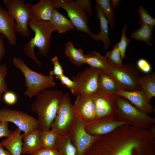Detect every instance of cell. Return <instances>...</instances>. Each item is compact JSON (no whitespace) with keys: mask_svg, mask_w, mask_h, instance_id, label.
<instances>
[{"mask_svg":"<svg viewBox=\"0 0 155 155\" xmlns=\"http://www.w3.org/2000/svg\"><path fill=\"white\" fill-rule=\"evenodd\" d=\"M110 133L115 151L113 155H134L150 136L148 129L131 125L121 126Z\"/></svg>","mask_w":155,"mask_h":155,"instance_id":"obj_1","label":"cell"},{"mask_svg":"<svg viewBox=\"0 0 155 155\" xmlns=\"http://www.w3.org/2000/svg\"><path fill=\"white\" fill-rule=\"evenodd\" d=\"M64 93L57 89L45 90L36 96L31 109L38 117V130H50L56 116Z\"/></svg>","mask_w":155,"mask_h":155,"instance_id":"obj_2","label":"cell"},{"mask_svg":"<svg viewBox=\"0 0 155 155\" xmlns=\"http://www.w3.org/2000/svg\"><path fill=\"white\" fill-rule=\"evenodd\" d=\"M28 26L34 32V36L25 45L24 52L38 65L41 66V63L35 54L34 48L36 47L42 56L47 55L49 50L52 34L55 30L50 21L39 20L33 17L28 22Z\"/></svg>","mask_w":155,"mask_h":155,"instance_id":"obj_3","label":"cell"},{"mask_svg":"<svg viewBox=\"0 0 155 155\" xmlns=\"http://www.w3.org/2000/svg\"><path fill=\"white\" fill-rule=\"evenodd\" d=\"M113 115L117 121H125L132 126L148 129L155 123V118L141 111L127 99L117 95L114 96Z\"/></svg>","mask_w":155,"mask_h":155,"instance_id":"obj_4","label":"cell"},{"mask_svg":"<svg viewBox=\"0 0 155 155\" xmlns=\"http://www.w3.org/2000/svg\"><path fill=\"white\" fill-rule=\"evenodd\" d=\"M12 63L16 67L20 70L24 76L25 86L27 88V90L24 94L29 98L36 96L43 90L55 86L56 83L53 76L32 70L22 59L14 58Z\"/></svg>","mask_w":155,"mask_h":155,"instance_id":"obj_5","label":"cell"},{"mask_svg":"<svg viewBox=\"0 0 155 155\" xmlns=\"http://www.w3.org/2000/svg\"><path fill=\"white\" fill-rule=\"evenodd\" d=\"M104 72L112 77L122 90L129 91L142 89L138 82L141 76L139 70L133 63H126L122 67L109 64Z\"/></svg>","mask_w":155,"mask_h":155,"instance_id":"obj_6","label":"cell"},{"mask_svg":"<svg viewBox=\"0 0 155 155\" xmlns=\"http://www.w3.org/2000/svg\"><path fill=\"white\" fill-rule=\"evenodd\" d=\"M2 1L16 22V32L24 37H28L30 32L28 27V23L32 17V4L26 3L23 0H3Z\"/></svg>","mask_w":155,"mask_h":155,"instance_id":"obj_7","label":"cell"},{"mask_svg":"<svg viewBox=\"0 0 155 155\" xmlns=\"http://www.w3.org/2000/svg\"><path fill=\"white\" fill-rule=\"evenodd\" d=\"M75 118L69 94L64 93L51 130L58 135L68 134Z\"/></svg>","mask_w":155,"mask_h":155,"instance_id":"obj_8","label":"cell"},{"mask_svg":"<svg viewBox=\"0 0 155 155\" xmlns=\"http://www.w3.org/2000/svg\"><path fill=\"white\" fill-rule=\"evenodd\" d=\"M55 8H62L78 31L85 32L90 36L93 34L87 26L89 17L76 1L72 0H52Z\"/></svg>","mask_w":155,"mask_h":155,"instance_id":"obj_9","label":"cell"},{"mask_svg":"<svg viewBox=\"0 0 155 155\" xmlns=\"http://www.w3.org/2000/svg\"><path fill=\"white\" fill-rule=\"evenodd\" d=\"M1 121L12 123L25 133L38 128V121L32 116L20 111L5 107L0 109Z\"/></svg>","mask_w":155,"mask_h":155,"instance_id":"obj_10","label":"cell"},{"mask_svg":"<svg viewBox=\"0 0 155 155\" xmlns=\"http://www.w3.org/2000/svg\"><path fill=\"white\" fill-rule=\"evenodd\" d=\"M71 142L76 150V155H84L98 136L88 133L84 123L75 118L69 133Z\"/></svg>","mask_w":155,"mask_h":155,"instance_id":"obj_11","label":"cell"},{"mask_svg":"<svg viewBox=\"0 0 155 155\" xmlns=\"http://www.w3.org/2000/svg\"><path fill=\"white\" fill-rule=\"evenodd\" d=\"M100 71L98 69L88 67L72 76L73 80L78 85L77 95H90L97 91L98 78Z\"/></svg>","mask_w":155,"mask_h":155,"instance_id":"obj_12","label":"cell"},{"mask_svg":"<svg viewBox=\"0 0 155 155\" xmlns=\"http://www.w3.org/2000/svg\"><path fill=\"white\" fill-rule=\"evenodd\" d=\"M84 124L88 133L97 136L108 134L122 125H131L128 121L115 120L112 115L96 118Z\"/></svg>","mask_w":155,"mask_h":155,"instance_id":"obj_13","label":"cell"},{"mask_svg":"<svg viewBox=\"0 0 155 155\" xmlns=\"http://www.w3.org/2000/svg\"><path fill=\"white\" fill-rule=\"evenodd\" d=\"M73 109L75 118L84 124L94 120L96 117L95 106L89 95H78L73 105Z\"/></svg>","mask_w":155,"mask_h":155,"instance_id":"obj_14","label":"cell"},{"mask_svg":"<svg viewBox=\"0 0 155 155\" xmlns=\"http://www.w3.org/2000/svg\"><path fill=\"white\" fill-rule=\"evenodd\" d=\"M90 95L95 106L96 118L113 115L115 95L99 90Z\"/></svg>","mask_w":155,"mask_h":155,"instance_id":"obj_15","label":"cell"},{"mask_svg":"<svg viewBox=\"0 0 155 155\" xmlns=\"http://www.w3.org/2000/svg\"><path fill=\"white\" fill-rule=\"evenodd\" d=\"M116 95L124 98L138 109L146 114L148 115L152 111V106L148 102L142 89L129 91L121 90Z\"/></svg>","mask_w":155,"mask_h":155,"instance_id":"obj_16","label":"cell"},{"mask_svg":"<svg viewBox=\"0 0 155 155\" xmlns=\"http://www.w3.org/2000/svg\"><path fill=\"white\" fill-rule=\"evenodd\" d=\"M16 26L12 17L0 4V34L5 37L12 46H15L17 42Z\"/></svg>","mask_w":155,"mask_h":155,"instance_id":"obj_17","label":"cell"},{"mask_svg":"<svg viewBox=\"0 0 155 155\" xmlns=\"http://www.w3.org/2000/svg\"><path fill=\"white\" fill-rule=\"evenodd\" d=\"M23 140L21 154L31 155L42 148L41 132L38 129L22 135Z\"/></svg>","mask_w":155,"mask_h":155,"instance_id":"obj_18","label":"cell"},{"mask_svg":"<svg viewBox=\"0 0 155 155\" xmlns=\"http://www.w3.org/2000/svg\"><path fill=\"white\" fill-rule=\"evenodd\" d=\"M55 9L52 0H40L37 3L32 4V17L39 20L50 21Z\"/></svg>","mask_w":155,"mask_h":155,"instance_id":"obj_19","label":"cell"},{"mask_svg":"<svg viewBox=\"0 0 155 155\" xmlns=\"http://www.w3.org/2000/svg\"><path fill=\"white\" fill-rule=\"evenodd\" d=\"M21 131L18 127L12 131L10 135L2 140L0 144L12 155H21L23 145Z\"/></svg>","mask_w":155,"mask_h":155,"instance_id":"obj_20","label":"cell"},{"mask_svg":"<svg viewBox=\"0 0 155 155\" xmlns=\"http://www.w3.org/2000/svg\"><path fill=\"white\" fill-rule=\"evenodd\" d=\"M95 8L100 22V30L98 34H96L93 33L90 36L96 40L102 41L104 44V49L106 50L111 42L108 36L109 34L108 29V23L98 5L96 4Z\"/></svg>","mask_w":155,"mask_h":155,"instance_id":"obj_21","label":"cell"},{"mask_svg":"<svg viewBox=\"0 0 155 155\" xmlns=\"http://www.w3.org/2000/svg\"><path fill=\"white\" fill-rule=\"evenodd\" d=\"M98 83V90L111 95H116L122 90L112 77L101 70L99 74Z\"/></svg>","mask_w":155,"mask_h":155,"instance_id":"obj_22","label":"cell"},{"mask_svg":"<svg viewBox=\"0 0 155 155\" xmlns=\"http://www.w3.org/2000/svg\"><path fill=\"white\" fill-rule=\"evenodd\" d=\"M55 31L59 34L65 33L75 27L70 20L55 9L50 21Z\"/></svg>","mask_w":155,"mask_h":155,"instance_id":"obj_23","label":"cell"},{"mask_svg":"<svg viewBox=\"0 0 155 155\" xmlns=\"http://www.w3.org/2000/svg\"><path fill=\"white\" fill-rule=\"evenodd\" d=\"M139 84L144 92L148 102L155 96V73L150 72L141 76L138 80Z\"/></svg>","mask_w":155,"mask_h":155,"instance_id":"obj_24","label":"cell"},{"mask_svg":"<svg viewBox=\"0 0 155 155\" xmlns=\"http://www.w3.org/2000/svg\"><path fill=\"white\" fill-rule=\"evenodd\" d=\"M65 51L68 58L76 66H80L86 63L85 54L83 49H76L71 42H68L66 43Z\"/></svg>","mask_w":155,"mask_h":155,"instance_id":"obj_25","label":"cell"},{"mask_svg":"<svg viewBox=\"0 0 155 155\" xmlns=\"http://www.w3.org/2000/svg\"><path fill=\"white\" fill-rule=\"evenodd\" d=\"M86 63L91 67L96 68L105 72L109 66V64L104 56L98 53L93 51L85 54Z\"/></svg>","mask_w":155,"mask_h":155,"instance_id":"obj_26","label":"cell"},{"mask_svg":"<svg viewBox=\"0 0 155 155\" xmlns=\"http://www.w3.org/2000/svg\"><path fill=\"white\" fill-rule=\"evenodd\" d=\"M55 149L59 152L61 155H76V150L71 142L69 133L58 135Z\"/></svg>","mask_w":155,"mask_h":155,"instance_id":"obj_27","label":"cell"},{"mask_svg":"<svg viewBox=\"0 0 155 155\" xmlns=\"http://www.w3.org/2000/svg\"><path fill=\"white\" fill-rule=\"evenodd\" d=\"M153 27L146 25H142L132 33L131 38L139 41H143L149 45H152L153 38Z\"/></svg>","mask_w":155,"mask_h":155,"instance_id":"obj_28","label":"cell"},{"mask_svg":"<svg viewBox=\"0 0 155 155\" xmlns=\"http://www.w3.org/2000/svg\"><path fill=\"white\" fill-rule=\"evenodd\" d=\"M96 4L100 7L101 11L112 28L114 26L115 18L113 9L109 0H96Z\"/></svg>","mask_w":155,"mask_h":155,"instance_id":"obj_29","label":"cell"},{"mask_svg":"<svg viewBox=\"0 0 155 155\" xmlns=\"http://www.w3.org/2000/svg\"><path fill=\"white\" fill-rule=\"evenodd\" d=\"M58 135L51 130L41 132L42 148L55 149L56 141Z\"/></svg>","mask_w":155,"mask_h":155,"instance_id":"obj_30","label":"cell"},{"mask_svg":"<svg viewBox=\"0 0 155 155\" xmlns=\"http://www.w3.org/2000/svg\"><path fill=\"white\" fill-rule=\"evenodd\" d=\"M109 65L118 67L123 66L117 43L111 51L107 52L104 56Z\"/></svg>","mask_w":155,"mask_h":155,"instance_id":"obj_31","label":"cell"},{"mask_svg":"<svg viewBox=\"0 0 155 155\" xmlns=\"http://www.w3.org/2000/svg\"><path fill=\"white\" fill-rule=\"evenodd\" d=\"M137 13L139 17V24L141 25H146L154 27L155 25V19L151 16L147 10L139 6Z\"/></svg>","mask_w":155,"mask_h":155,"instance_id":"obj_32","label":"cell"},{"mask_svg":"<svg viewBox=\"0 0 155 155\" xmlns=\"http://www.w3.org/2000/svg\"><path fill=\"white\" fill-rule=\"evenodd\" d=\"M127 25V24H126L123 26L120 41L117 43L122 59L125 57L126 50L130 41V40L127 38L126 35Z\"/></svg>","mask_w":155,"mask_h":155,"instance_id":"obj_33","label":"cell"},{"mask_svg":"<svg viewBox=\"0 0 155 155\" xmlns=\"http://www.w3.org/2000/svg\"><path fill=\"white\" fill-rule=\"evenodd\" d=\"M8 74L6 65L4 64L0 65V102L2 100V95L8 91L7 85L5 78Z\"/></svg>","mask_w":155,"mask_h":155,"instance_id":"obj_34","label":"cell"},{"mask_svg":"<svg viewBox=\"0 0 155 155\" xmlns=\"http://www.w3.org/2000/svg\"><path fill=\"white\" fill-rule=\"evenodd\" d=\"M55 78L59 80L61 83L65 86L70 90L73 94L77 96L78 95V85L74 81L70 79L64 74Z\"/></svg>","mask_w":155,"mask_h":155,"instance_id":"obj_35","label":"cell"},{"mask_svg":"<svg viewBox=\"0 0 155 155\" xmlns=\"http://www.w3.org/2000/svg\"><path fill=\"white\" fill-rule=\"evenodd\" d=\"M51 62L53 65V69L50 71L49 75L55 77L62 75L64 74V70L62 66L59 62L58 57L57 56H54L51 60Z\"/></svg>","mask_w":155,"mask_h":155,"instance_id":"obj_36","label":"cell"},{"mask_svg":"<svg viewBox=\"0 0 155 155\" xmlns=\"http://www.w3.org/2000/svg\"><path fill=\"white\" fill-rule=\"evenodd\" d=\"M2 99L6 104L13 105L17 102L18 97L16 94L14 92L8 90L3 94Z\"/></svg>","mask_w":155,"mask_h":155,"instance_id":"obj_37","label":"cell"},{"mask_svg":"<svg viewBox=\"0 0 155 155\" xmlns=\"http://www.w3.org/2000/svg\"><path fill=\"white\" fill-rule=\"evenodd\" d=\"M137 67L142 72L148 74L151 72L152 67L150 63L145 59L140 58L137 62Z\"/></svg>","mask_w":155,"mask_h":155,"instance_id":"obj_38","label":"cell"},{"mask_svg":"<svg viewBox=\"0 0 155 155\" xmlns=\"http://www.w3.org/2000/svg\"><path fill=\"white\" fill-rule=\"evenodd\" d=\"M76 1L82 9L88 15L92 16L93 13L91 8V1L88 0H76Z\"/></svg>","mask_w":155,"mask_h":155,"instance_id":"obj_39","label":"cell"},{"mask_svg":"<svg viewBox=\"0 0 155 155\" xmlns=\"http://www.w3.org/2000/svg\"><path fill=\"white\" fill-rule=\"evenodd\" d=\"M8 123L5 121H0V137H5L7 138L11 135L12 131L9 128Z\"/></svg>","mask_w":155,"mask_h":155,"instance_id":"obj_40","label":"cell"},{"mask_svg":"<svg viewBox=\"0 0 155 155\" xmlns=\"http://www.w3.org/2000/svg\"><path fill=\"white\" fill-rule=\"evenodd\" d=\"M31 155H61L60 152L55 149L42 148Z\"/></svg>","mask_w":155,"mask_h":155,"instance_id":"obj_41","label":"cell"},{"mask_svg":"<svg viewBox=\"0 0 155 155\" xmlns=\"http://www.w3.org/2000/svg\"><path fill=\"white\" fill-rule=\"evenodd\" d=\"M5 36L2 34H0V65L3 58L4 56L6 50L5 48L4 38Z\"/></svg>","mask_w":155,"mask_h":155,"instance_id":"obj_42","label":"cell"},{"mask_svg":"<svg viewBox=\"0 0 155 155\" xmlns=\"http://www.w3.org/2000/svg\"><path fill=\"white\" fill-rule=\"evenodd\" d=\"M0 155H12L8 151L4 150L0 144Z\"/></svg>","mask_w":155,"mask_h":155,"instance_id":"obj_43","label":"cell"},{"mask_svg":"<svg viewBox=\"0 0 155 155\" xmlns=\"http://www.w3.org/2000/svg\"><path fill=\"white\" fill-rule=\"evenodd\" d=\"M111 5L113 9L116 8L120 3V1L118 0H110Z\"/></svg>","mask_w":155,"mask_h":155,"instance_id":"obj_44","label":"cell"}]
</instances>
